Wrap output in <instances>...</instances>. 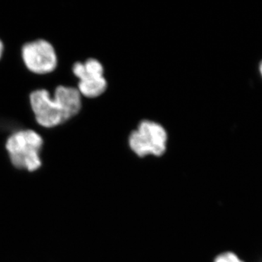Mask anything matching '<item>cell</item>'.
<instances>
[{
    "label": "cell",
    "mask_w": 262,
    "mask_h": 262,
    "mask_svg": "<svg viewBox=\"0 0 262 262\" xmlns=\"http://www.w3.org/2000/svg\"><path fill=\"white\" fill-rule=\"evenodd\" d=\"M30 103L37 123L50 128L64 123L80 113L82 96L75 88L58 86L53 98L47 90L33 91Z\"/></svg>",
    "instance_id": "1"
},
{
    "label": "cell",
    "mask_w": 262,
    "mask_h": 262,
    "mask_svg": "<svg viewBox=\"0 0 262 262\" xmlns=\"http://www.w3.org/2000/svg\"><path fill=\"white\" fill-rule=\"evenodd\" d=\"M42 138L33 130H19L12 134L5 144L13 168L27 172L37 171L42 167Z\"/></svg>",
    "instance_id": "2"
},
{
    "label": "cell",
    "mask_w": 262,
    "mask_h": 262,
    "mask_svg": "<svg viewBox=\"0 0 262 262\" xmlns=\"http://www.w3.org/2000/svg\"><path fill=\"white\" fill-rule=\"evenodd\" d=\"M167 141L168 134L165 129L151 120L141 122L128 138L130 149L139 158L148 155L162 156L166 151Z\"/></svg>",
    "instance_id": "3"
},
{
    "label": "cell",
    "mask_w": 262,
    "mask_h": 262,
    "mask_svg": "<svg viewBox=\"0 0 262 262\" xmlns=\"http://www.w3.org/2000/svg\"><path fill=\"white\" fill-rule=\"evenodd\" d=\"M72 72L74 75L80 79L84 76L89 77H103V67L99 61L95 58H89L84 63L77 62L72 67Z\"/></svg>",
    "instance_id": "6"
},
{
    "label": "cell",
    "mask_w": 262,
    "mask_h": 262,
    "mask_svg": "<svg viewBox=\"0 0 262 262\" xmlns=\"http://www.w3.org/2000/svg\"><path fill=\"white\" fill-rule=\"evenodd\" d=\"M3 51H4V45L3 42L0 40V59H1L2 56H3Z\"/></svg>",
    "instance_id": "8"
},
{
    "label": "cell",
    "mask_w": 262,
    "mask_h": 262,
    "mask_svg": "<svg viewBox=\"0 0 262 262\" xmlns=\"http://www.w3.org/2000/svg\"><path fill=\"white\" fill-rule=\"evenodd\" d=\"M107 88L104 77H94L84 76L79 79L78 90L81 96L86 98H96L102 95Z\"/></svg>",
    "instance_id": "5"
},
{
    "label": "cell",
    "mask_w": 262,
    "mask_h": 262,
    "mask_svg": "<svg viewBox=\"0 0 262 262\" xmlns=\"http://www.w3.org/2000/svg\"><path fill=\"white\" fill-rule=\"evenodd\" d=\"M259 72H260V74H261V75L262 77V61H261V63H260V64H259Z\"/></svg>",
    "instance_id": "9"
},
{
    "label": "cell",
    "mask_w": 262,
    "mask_h": 262,
    "mask_svg": "<svg viewBox=\"0 0 262 262\" xmlns=\"http://www.w3.org/2000/svg\"><path fill=\"white\" fill-rule=\"evenodd\" d=\"M21 53L24 64L37 75L51 73L58 64L54 48L44 39H37L24 45Z\"/></svg>",
    "instance_id": "4"
},
{
    "label": "cell",
    "mask_w": 262,
    "mask_h": 262,
    "mask_svg": "<svg viewBox=\"0 0 262 262\" xmlns=\"http://www.w3.org/2000/svg\"><path fill=\"white\" fill-rule=\"evenodd\" d=\"M213 262H244L232 252H225L221 253L215 258Z\"/></svg>",
    "instance_id": "7"
}]
</instances>
